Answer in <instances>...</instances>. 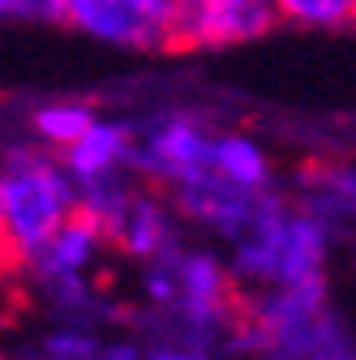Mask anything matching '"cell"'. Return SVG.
<instances>
[{
	"label": "cell",
	"instance_id": "21",
	"mask_svg": "<svg viewBox=\"0 0 356 360\" xmlns=\"http://www.w3.org/2000/svg\"><path fill=\"white\" fill-rule=\"evenodd\" d=\"M0 360H9V356H0Z\"/></svg>",
	"mask_w": 356,
	"mask_h": 360
},
{
	"label": "cell",
	"instance_id": "3",
	"mask_svg": "<svg viewBox=\"0 0 356 360\" xmlns=\"http://www.w3.org/2000/svg\"><path fill=\"white\" fill-rule=\"evenodd\" d=\"M65 26L133 56L176 52V0H65Z\"/></svg>",
	"mask_w": 356,
	"mask_h": 360
},
{
	"label": "cell",
	"instance_id": "1",
	"mask_svg": "<svg viewBox=\"0 0 356 360\" xmlns=\"http://www.w3.org/2000/svg\"><path fill=\"white\" fill-rule=\"evenodd\" d=\"M82 206V185L65 167L61 150L26 138L0 142V223H5L9 270H18L34 249L48 245L52 232Z\"/></svg>",
	"mask_w": 356,
	"mask_h": 360
},
{
	"label": "cell",
	"instance_id": "2",
	"mask_svg": "<svg viewBox=\"0 0 356 360\" xmlns=\"http://www.w3.org/2000/svg\"><path fill=\"white\" fill-rule=\"evenodd\" d=\"M138 129V155L133 172L159 189H176L185 180L210 172V146H215V124L193 108H155L133 116Z\"/></svg>",
	"mask_w": 356,
	"mask_h": 360
},
{
	"label": "cell",
	"instance_id": "20",
	"mask_svg": "<svg viewBox=\"0 0 356 360\" xmlns=\"http://www.w3.org/2000/svg\"><path fill=\"white\" fill-rule=\"evenodd\" d=\"M9 275H13V270H5V266H0V283H5V279H9Z\"/></svg>",
	"mask_w": 356,
	"mask_h": 360
},
{
	"label": "cell",
	"instance_id": "13",
	"mask_svg": "<svg viewBox=\"0 0 356 360\" xmlns=\"http://www.w3.org/2000/svg\"><path fill=\"white\" fill-rule=\"evenodd\" d=\"M99 120V112L82 99H48V103H34L30 116H26V133L34 142L52 146V150H65L73 146L86 129Z\"/></svg>",
	"mask_w": 356,
	"mask_h": 360
},
{
	"label": "cell",
	"instance_id": "9",
	"mask_svg": "<svg viewBox=\"0 0 356 360\" xmlns=\"http://www.w3.org/2000/svg\"><path fill=\"white\" fill-rule=\"evenodd\" d=\"M133 155H138L133 116H99L73 146L61 150L65 167L77 176V185L82 180H99V176H116V172H133Z\"/></svg>",
	"mask_w": 356,
	"mask_h": 360
},
{
	"label": "cell",
	"instance_id": "10",
	"mask_svg": "<svg viewBox=\"0 0 356 360\" xmlns=\"http://www.w3.org/2000/svg\"><path fill=\"white\" fill-rule=\"evenodd\" d=\"M288 193L331 219L343 236L348 228H356V163H305L292 172Z\"/></svg>",
	"mask_w": 356,
	"mask_h": 360
},
{
	"label": "cell",
	"instance_id": "7",
	"mask_svg": "<svg viewBox=\"0 0 356 360\" xmlns=\"http://www.w3.org/2000/svg\"><path fill=\"white\" fill-rule=\"evenodd\" d=\"M326 304H331L326 275L296 279V283H271V288H241V318L253 322L271 347L284 343L305 322H314Z\"/></svg>",
	"mask_w": 356,
	"mask_h": 360
},
{
	"label": "cell",
	"instance_id": "6",
	"mask_svg": "<svg viewBox=\"0 0 356 360\" xmlns=\"http://www.w3.org/2000/svg\"><path fill=\"white\" fill-rule=\"evenodd\" d=\"M185 240H189V223H185L181 206L172 202L167 189L142 180V189L133 193L125 219L116 223V232H112L116 257L142 266V262H151V257L172 253L176 245H185Z\"/></svg>",
	"mask_w": 356,
	"mask_h": 360
},
{
	"label": "cell",
	"instance_id": "15",
	"mask_svg": "<svg viewBox=\"0 0 356 360\" xmlns=\"http://www.w3.org/2000/svg\"><path fill=\"white\" fill-rule=\"evenodd\" d=\"M279 18L300 30H343L356 26V0H275Z\"/></svg>",
	"mask_w": 356,
	"mask_h": 360
},
{
	"label": "cell",
	"instance_id": "18",
	"mask_svg": "<svg viewBox=\"0 0 356 360\" xmlns=\"http://www.w3.org/2000/svg\"><path fill=\"white\" fill-rule=\"evenodd\" d=\"M253 360H300V356H292V352H279V347H271V352H262V356H253Z\"/></svg>",
	"mask_w": 356,
	"mask_h": 360
},
{
	"label": "cell",
	"instance_id": "17",
	"mask_svg": "<svg viewBox=\"0 0 356 360\" xmlns=\"http://www.w3.org/2000/svg\"><path fill=\"white\" fill-rule=\"evenodd\" d=\"M142 360H224V356L189 339H142Z\"/></svg>",
	"mask_w": 356,
	"mask_h": 360
},
{
	"label": "cell",
	"instance_id": "19",
	"mask_svg": "<svg viewBox=\"0 0 356 360\" xmlns=\"http://www.w3.org/2000/svg\"><path fill=\"white\" fill-rule=\"evenodd\" d=\"M0 266L9 270V253H5V223H0Z\"/></svg>",
	"mask_w": 356,
	"mask_h": 360
},
{
	"label": "cell",
	"instance_id": "4",
	"mask_svg": "<svg viewBox=\"0 0 356 360\" xmlns=\"http://www.w3.org/2000/svg\"><path fill=\"white\" fill-rule=\"evenodd\" d=\"M284 26L275 0H176V52H228Z\"/></svg>",
	"mask_w": 356,
	"mask_h": 360
},
{
	"label": "cell",
	"instance_id": "8",
	"mask_svg": "<svg viewBox=\"0 0 356 360\" xmlns=\"http://www.w3.org/2000/svg\"><path fill=\"white\" fill-rule=\"evenodd\" d=\"M116 253L112 236L99 228L95 219H86L82 210L65 223L61 232L48 236V245L34 249L13 275L22 283H48V279H69V275H95L103 266V257Z\"/></svg>",
	"mask_w": 356,
	"mask_h": 360
},
{
	"label": "cell",
	"instance_id": "11",
	"mask_svg": "<svg viewBox=\"0 0 356 360\" xmlns=\"http://www.w3.org/2000/svg\"><path fill=\"white\" fill-rule=\"evenodd\" d=\"M210 163L219 176H228L232 185L245 189H275V159L262 146V138L245 129H215V146H210Z\"/></svg>",
	"mask_w": 356,
	"mask_h": 360
},
{
	"label": "cell",
	"instance_id": "14",
	"mask_svg": "<svg viewBox=\"0 0 356 360\" xmlns=\"http://www.w3.org/2000/svg\"><path fill=\"white\" fill-rule=\"evenodd\" d=\"M138 189H142V176L138 172H116V176H99V180H82V206L77 210L86 219H95L99 228L112 236Z\"/></svg>",
	"mask_w": 356,
	"mask_h": 360
},
{
	"label": "cell",
	"instance_id": "12",
	"mask_svg": "<svg viewBox=\"0 0 356 360\" xmlns=\"http://www.w3.org/2000/svg\"><path fill=\"white\" fill-rule=\"evenodd\" d=\"M279 352H292L300 360H356V335L348 330V322L326 304L314 322H305L300 330H292L284 343H275Z\"/></svg>",
	"mask_w": 356,
	"mask_h": 360
},
{
	"label": "cell",
	"instance_id": "16",
	"mask_svg": "<svg viewBox=\"0 0 356 360\" xmlns=\"http://www.w3.org/2000/svg\"><path fill=\"white\" fill-rule=\"evenodd\" d=\"M65 26V0H0V30Z\"/></svg>",
	"mask_w": 356,
	"mask_h": 360
},
{
	"label": "cell",
	"instance_id": "5",
	"mask_svg": "<svg viewBox=\"0 0 356 360\" xmlns=\"http://www.w3.org/2000/svg\"><path fill=\"white\" fill-rule=\"evenodd\" d=\"M262 198H266V189L232 185V180L219 176L215 167L172 189V202L181 206L185 223H189L198 236L219 240V245H232V240H241L253 228Z\"/></svg>",
	"mask_w": 356,
	"mask_h": 360
}]
</instances>
